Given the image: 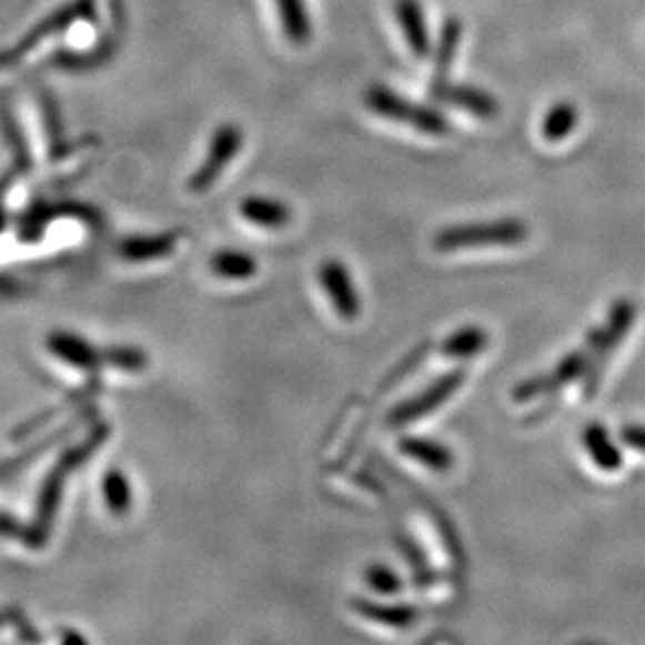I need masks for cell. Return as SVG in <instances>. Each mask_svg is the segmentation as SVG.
Returning <instances> with one entry per match:
<instances>
[{"mask_svg": "<svg viewBox=\"0 0 645 645\" xmlns=\"http://www.w3.org/2000/svg\"><path fill=\"white\" fill-rule=\"evenodd\" d=\"M528 239V226L518 218H502L491 222H474L443 228L436 232L433 244L439 253H455L483 246H512Z\"/></svg>", "mask_w": 645, "mask_h": 645, "instance_id": "6da1fadb", "label": "cell"}, {"mask_svg": "<svg viewBox=\"0 0 645 645\" xmlns=\"http://www.w3.org/2000/svg\"><path fill=\"white\" fill-rule=\"evenodd\" d=\"M366 103L370 109L386 120L393 122L410 123L420 132L431 137H445L452 132L450 122L431 107L414 105L407 99L395 94L393 90L383 87H374L367 90Z\"/></svg>", "mask_w": 645, "mask_h": 645, "instance_id": "7a4b0ae2", "label": "cell"}, {"mask_svg": "<svg viewBox=\"0 0 645 645\" xmlns=\"http://www.w3.org/2000/svg\"><path fill=\"white\" fill-rule=\"evenodd\" d=\"M92 11H94L92 0H73L70 4L57 9L53 16L42 19L28 34L23 36L16 49L0 53V70L16 65L26 54L32 53L36 47H40L42 40L65 32L71 23L92 18Z\"/></svg>", "mask_w": 645, "mask_h": 645, "instance_id": "3957f363", "label": "cell"}, {"mask_svg": "<svg viewBox=\"0 0 645 645\" xmlns=\"http://www.w3.org/2000/svg\"><path fill=\"white\" fill-rule=\"evenodd\" d=\"M464 381H466V372L462 367L443 374L431 386H426L414 400L400 403L391 412L389 422L395 424V426H402V424H410V422H416V420L426 419V416L435 414L441 405H445L454 397Z\"/></svg>", "mask_w": 645, "mask_h": 645, "instance_id": "277c9868", "label": "cell"}, {"mask_svg": "<svg viewBox=\"0 0 645 645\" xmlns=\"http://www.w3.org/2000/svg\"><path fill=\"white\" fill-rule=\"evenodd\" d=\"M243 147V132L239 125L226 123L222 125L213 139L210 151L205 155V163L192 174L191 191L201 192L210 189L211 184L220 178V174L230 165V161L239 155Z\"/></svg>", "mask_w": 645, "mask_h": 645, "instance_id": "5b68a950", "label": "cell"}, {"mask_svg": "<svg viewBox=\"0 0 645 645\" xmlns=\"http://www.w3.org/2000/svg\"><path fill=\"white\" fill-rule=\"evenodd\" d=\"M320 282L326 295L331 299L336 314L343 320H355L362 312V303L357 296V289L351 279V272L339 262V260H329L320 268Z\"/></svg>", "mask_w": 645, "mask_h": 645, "instance_id": "8992f818", "label": "cell"}, {"mask_svg": "<svg viewBox=\"0 0 645 645\" xmlns=\"http://www.w3.org/2000/svg\"><path fill=\"white\" fill-rule=\"evenodd\" d=\"M49 347L54 355L70 366L80 367L84 372H94L97 367L103 366L105 353L94 350L88 341L80 339L78 334L71 332H54L49 339Z\"/></svg>", "mask_w": 645, "mask_h": 645, "instance_id": "52a82bcc", "label": "cell"}, {"mask_svg": "<svg viewBox=\"0 0 645 645\" xmlns=\"http://www.w3.org/2000/svg\"><path fill=\"white\" fill-rule=\"evenodd\" d=\"M460 38H462V23L457 19L445 21L439 47H436L435 75H433V84H431V99L433 101H439L441 92L447 88V75L454 65Z\"/></svg>", "mask_w": 645, "mask_h": 645, "instance_id": "ba28073f", "label": "cell"}, {"mask_svg": "<svg viewBox=\"0 0 645 645\" xmlns=\"http://www.w3.org/2000/svg\"><path fill=\"white\" fill-rule=\"evenodd\" d=\"M395 16L402 23L403 36L412 53L416 57H426L431 53V38L419 0H395Z\"/></svg>", "mask_w": 645, "mask_h": 645, "instance_id": "9c48e42d", "label": "cell"}, {"mask_svg": "<svg viewBox=\"0 0 645 645\" xmlns=\"http://www.w3.org/2000/svg\"><path fill=\"white\" fill-rule=\"evenodd\" d=\"M400 450L410 460L419 462L424 468L433 472H447L454 466V454L439 441L422 439V436H403Z\"/></svg>", "mask_w": 645, "mask_h": 645, "instance_id": "30bf717a", "label": "cell"}, {"mask_svg": "<svg viewBox=\"0 0 645 645\" xmlns=\"http://www.w3.org/2000/svg\"><path fill=\"white\" fill-rule=\"evenodd\" d=\"M436 103H450V105L460 107L464 111L472 113L474 118L481 120H493L500 113L497 101L485 92L474 87H450L441 92Z\"/></svg>", "mask_w": 645, "mask_h": 645, "instance_id": "8fae6325", "label": "cell"}, {"mask_svg": "<svg viewBox=\"0 0 645 645\" xmlns=\"http://www.w3.org/2000/svg\"><path fill=\"white\" fill-rule=\"evenodd\" d=\"M583 445L587 450V454L592 455L593 464L602 471L614 472L621 471L623 466V454L621 450L612 443L608 431L593 422L585 431H583Z\"/></svg>", "mask_w": 645, "mask_h": 645, "instance_id": "7c38bea8", "label": "cell"}, {"mask_svg": "<svg viewBox=\"0 0 645 645\" xmlns=\"http://www.w3.org/2000/svg\"><path fill=\"white\" fill-rule=\"evenodd\" d=\"M241 215L246 222L255 226L268 228V230H279L286 226L291 220V210L280 203L276 199H265V196H249L241 203Z\"/></svg>", "mask_w": 645, "mask_h": 645, "instance_id": "4fadbf2b", "label": "cell"}, {"mask_svg": "<svg viewBox=\"0 0 645 645\" xmlns=\"http://www.w3.org/2000/svg\"><path fill=\"white\" fill-rule=\"evenodd\" d=\"M353 606H355V611L370 618V621L395 628L414 625L420 614L419 608H414L410 604H376V602L360 599Z\"/></svg>", "mask_w": 645, "mask_h": 645, "instance_id": "5bb4252c", "label": "cell"}, {"mask_svg": "<svg viewBox=\"0 0 645 645\" xmlns=\"http://www.w3.org/2000/svg\"><path fill=\"white\" fill-rule=\"evenodd\" d=\"M487 331H483L481 326H464L441 343V351L452 360H471L481 351L487 350Z\"/></svg>", "mask_w": 645, "mask_h": 645, "instance_id": "9a60e30c", "label": "cell"}, {"mask_svg": "<svg viewBox=\"0 0 645 645\" xmlns=\"http://www.w3.org/2000/svg\"><path fill=\"white\" fill-rule=\"evenodd\" d=\"M279 9L280 23L286 38L295 44H303L312 34V21L303 0H274Z\"/></svg>", "mask_w": 645, "mask_h": 645, "instance_id": "2e32d148", "label": "cell"}, {"mask_svg": "<svg viewBox=\"0 0 645 645\" xmlns=\"http://www.w3.org/2000/svg\"><path fill=\"white\" fill-rule=\"evenodd\" d=\"M211 270L220 279L246 280L255 274L258 263L249 253L236 251V249H224L211 258Z\"/></svg>", "mask_w": 645, "mask_h": 645, "instance_id": "e0dca14e", "label": "cell"}, {"mask_svg": "<svg viewBox=\"0 0 645 645\" xmlns=\"http://www.w3.org/2000/svg\"><path fill=\"white\" fill-rule=\"evenodd\" d=\"M578 122V113L576 107L571 103H558L547 111V115L543 118L541 123V134L547 142H560L573 134V130Z\"/></svg>", "mask_w": 645, "mask_h": 645, "instance_id": "ac0fdd59", "label": "cell"}, {"mask_svg": "<svg viewBox=\"0 0 645 645\" xmlns=\"http://www.w3.org/2000/svg\"><path fill=\"white\" fill-rule=\"evenodd\" d=\"M175 244V234H161V236H139V239H128L122 244L123 258L142 262V260H153L168 255Z\"/></svg>", "mask_w": 645, "mask_h": 645, "instance_id": "d6986e66", "label": "cell"}, {"mask_svg": "<svg viewBox=\"0 0 645 645\" xmlns=\"http://www.w3.org/2000/svg\"><path fill=\"white\" fill-rule=\"evenodd\" d=\"M103 478H105L103 481V495H105L107 507L111 510V514L122 516L132 506V487H130V481L118 468L107 471Z\"/></svg>", "mask_w": 645, "mask_h": 645, "instance_id": "ffe728a7", "label": "cell"}, {"mask_svg": "<svg viewBox=\"0 0 645 645\" xmlns=\"http://www.w3.org/2000/svg\"><path fill=\"white\" fill-rule=\"evenodd\" d=\"M366 581L374 592L383 593V595H395V593L402 592L403 587L400 575L383 564H372L367 568Z\"/></svg>", "mask_w": 645, "mask_h": 645, "instance_id": "44dd1931", "label": "cell"}, {"mask_svg": "<svg viewBox=\"0 0 645 645\" xmlns=\"http://www.w3.org/2000/svg\"><path fill=\"white\" fill-rule=\"evenodd\" d=\"M621 441L627 445L628 450L645 454V426H642V424H628L621 431Z\"/></svg>", "mask_w": 645, "mask_h": 645, "instance_id": "7402d4cb", "label": "cell"}]
</instances>
